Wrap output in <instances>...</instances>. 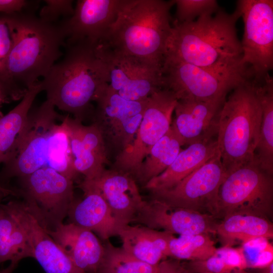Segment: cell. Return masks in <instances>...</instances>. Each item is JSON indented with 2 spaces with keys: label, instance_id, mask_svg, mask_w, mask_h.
<instances>
[{
  "label": "cell",
  "instance_id": "obj_3",
  "mask_svg": "<svg viewBox=\"0 0 273 273\" xmlns=\"http://www.w3.org/2000/svg\"><path fill=\"white\" fill-rule=\"evenodd\" d=\"M240 17L236 7L232 13L219 9L214 16L204 15L182 23L173 21L165 57L207 68L242 63V49L236 27Z\"/></svg>",
  "mask_w": 273,
  "mask_h": 273
},
{
  "label": "cell",
  "instance_id": "obj_41",
  "mask_svg": "<svg viewBox=\"0 0 273 273\" xmlns=\"http://www.w3.org/2000/svg\"><path fill=\"white\" fill-rule=\"evenodd\" d=\"M18 263V262H11L10 264L6 268L0 270V273H13Z\"/></svg>",
  "mask_w": 273,
  "mask_h": 273
},
{
  "label": "cell",
  "instance_id": "obj_33",
  "mask_svg": "<svg viewBox=\"0 0 273 273\" xmlns=\"http://www.w3.org/2000/svg\"><path fill=\"white\" fill-rule=\"evenodd\" d=\"M176 5V19L177 23L192 22L196 18L212 15L219 10L216 0H173Z\"/></svg>",
  "mask_w": 273,
  "mask_h": 273
},
{
  "label": "cell",
  "instance_id": "obj_8",
  "mask_svg": "<svg viewBox=\"0 0 273 273\" xmlns=\"http://www.w3.org/2000/svg\"><path fill=\"white\" fill-rule=\"evenodd\" d=\"M272 199V175L254 158L227 174L218 190L216 216L243 213L265 217Z\"/></svg>",
  "mask_w": 273,
  "mask_h": 273
},
{
  "label": "cell",
  "instance_id": "obj_11",
  "mask_svg": "<svg viewBox=\"0 0 273 273\" xmlns=\"http://www.w3.org/2000/svg\"><path fill=\"white\" fill-rule=\"evenodd\" d=\"M177 102L175 95L165 88L149 96L133 142L116 157L118 170L136 176L152 147L170 129Z\"/></svg>",
  "mask_w": 273,
  "mask_h": 273
},
{
  "label": "cell",
  "instance_id": "obj_20",
  "mask_svg": "<svg viewBox=\"0 0 273 273\" xmlns=\"http://www.w3.org/2000/svg\"><path fill=\"white\" fill-rule=\"evenodd\" d=\"M101 194L112 214L123 225L133 221L143 200L131 175L120 170L105 169L93 179H85Z\"/></svg>",
  "mask_w": 273,
  "mask_h": 273
},
{
  "label": "cell",
  "instance_id": "obj_6",
  "mask_svg": "<svg viewBox=\"0 0 273 273\" xmlns=\"http://www.w3.org/2000/svg\"><path fill=\"white\" fill-rule=\"evenodd\" d=\"M163 87L178 100L207 101L226 98L235 87L253 78L240 63L220 68H207L166 57L162 68Z\"/></svg>",
  "mask_w": 273,
  "mask_h": 273
},
{
  "label": "cell",
  "instance_id": "obj_38",
  "mask_svg": "<svg viewBox=\"0 0 273 273\" xmlns=\"http://www.w3.org/2000/svg\"><path fill=\"white\" fill-rule=\"evenodd\" d=\"M216 253L233 270L245 269L248 268L247 260L242 247L233 248L231 246L224 245L221 248L217 249Z\"/></svg>",
  "mask_w": 273,
  "mask_h": 273
},
{
  "label": "cell",
  "instance_id": "obj_21",
  "mask_svg": "<svg viewBox=\"0 0 273 273\" xmlns=\"http://www.w3.org/2000/svg\"><path fill=\"white\" fill-rule=\"evenodd\" d=\"M79 187L83 192V198L75 199L72 203L67 215L70 222L93 232L103 240L118 236L125 225L114 217L99 192L84 180Z\"/></svg>",
  "mask_w": 273,
  "mask_h": 273
},
{
  "label": "cell",
  "instance_id": "obj_23",
  "mask_svg": "<svg viewBox=\"0 0 273 273\" xmlns=\"http://www.w3.org/2000/svg\"><path fill=\"white\" fill-rule=\"evenodd\" d=\"M218 152L216 138L188 146L181 150L171 164L149 180L145 188L152 193L171 189Z\"/></svg>",
  "mask_w": 273,
  "mask_h": 273
},
{
  "label": "cell",
  "instance_id": "obj_31",
  "mask_svg": "<svg viewBox=\"0 0 273 273\" xmlns=\"http://www.w3.org/2000/svg\"><path fill=\"white\" fill-rule=\"evenodd\" d=\"M170 257L177 260L197 261L215 254L217 248L209 235L192 234L173 236L169 244Z\"/></svg>",
  "mask_w": 273,
  "mask_h": 273
},
{
  "label": "cell",
  "instance_id": "obj_26",
  "mask_svg": "<svg viewBox=\"0 0 273 273\" xmlns=\"http://www.w3.org/2000/svg\"><path fill=\"white\" fill-rule=\"evenodd\" d=\"M216 234L225 245L231 246L235 242L243 243L258 238L273 237L272 224L264 216L237 213L228 215L217 223Z\"/></svg>",
  "mask_w": 273,
  "mask_h": 273
},
{
  "label": "cell",
  "instance_id": "obj_16",
  "mask_svg": "<svg viewBox=\"0 0 273 273\" xmlns=\"http://www.w3.org/2000/svg\"><path fill=\"white\" fill-rule=\"evenodd\" d=\"M133 222L179 235L215 234L217 225L214 216L209 213L172 206L153 198L145 201Z\"/></svg>",
  "mask_w": 273,
  "mask_h": 273
},
{
  "label": "cell",
  "instance_id": "obj_25",
  "mask_svg": "<svg viewBox=\"0 0 273 273\" xmlns=\"http://www.w3.org/2000/svg\"><path fill=\"white\" fill-rule=\"evenodd\" d=\"M41 92L39 81L28 89L16 106L7 114L0 117V166L10 158L15 151L33 103Z\"/></svg>",
  "mask_w": 273,
  "mask_h": 273
},
{
  "label": "cell",
  "instance_id": "obj_18",
  "mask_svg": "<svg viewBox=\"0 0 273 273\" xmlns=\"http://www.w3.org/2000/svg\"><path fill=\"white\" fill-rule=\"evenodd\" d=\"M121 1H77L72 16L60 22L66 40L103 41L116 18Z\"/></svg>",
  "mask_w": 273,
  "mask_h": 273
},
{
  "label": "cell",
  "instance_id": "obj_22",
  "mask_svg": "<svg viewBox=\"0 0 273 273\" xmlns=\"http://www.w3.org/2000/svg\"><path fill=\"white\" fill-rule=\"evenodd\" d=\"M46 231L78 268L97 273L104 247L94 233L71 222Z\"/></svg>",
  "mask_w": 273,
  "mask_h": 273
},
{
  "label": "cell",
  "instance_id": "obj_43",
  "mask_svg": "<svg viewBox=\"0 0 273 273\" xmlns=\"http://www.w3.org/2000/svg\"><path fill=\"white\" fill-rule=\"evenodd\" d=\"M4 103H8V102L0 87V108L2 105ZM3 115L4 114L0 110V117Z\"/></svg>",
  "mask_w": 273,
  "mask_h": 273
},
{
  "label": "cell",
  "instance_id": "obj_44",
  "mask_svg": "<svg viewBox=\"0 0 273 273\" xmlns=\"http://www.w3.org/2000/svg\"><path fill=\"white\" fill-rule=\"evenodd\" d=\"M262 269L261 273H273V261L262 268Z\"/></svg>",
  "mask_w": 273,
  "mask_h": 273
},
{
  "label": "cell",
  "instance_id": "obj_37",
  "mask_svg": "<svg viewBox=\"0 0 273 273\" xmlns=\"http://www.w3.org/2000/svg\"><path fill=\"white\" fill-rule=\"evenodd\" d=\"M188 269L193 273H228L233 270L216 252L204 260L190 261Z\"/></svg>",
  "mask_w": 273,
  "mask_h": 273
},
{
  "label": "cell",
  "instance_id": "obj_17",
  "mask_svg": "<svg viewBox=\"0 0 273 273\" xmlns=\"http://www.w3.org/2000/svg\"><path fill=\"white\" fill-rule=\"evenodd\" d=\"M226 98L207 101L177 100L171 127L181 146L216 138L219 113Z\"/></svg>",
  "mask_w": 273,
  "mask_h": 273
},
{
  "label": "cell",
  "instance_id": "obj_4",
  "mask_svg": "<svg viewBox=\"0 0 273 273\" xmlns=\"http://www.w3.org/2000/svg\"><path fill=\"white\" fill-rule=\"evenodd\" d=\"M173 0H121L105 39L110 47L162 67L172 29Z\"/></svg>",
  "mask_w": 273,
  "mask_h": 273
},
{
  "label": "cell",
  "instance_id": "obj_24",
  "mask_svg": "<svg viewBox=\"0 0 273 273\" xmlns=\"http://www.w3.org/2000/svg\"><path fill=\"white\" fill-rule=\"evenodd\" d=\"M118 236L122 248L136 259L153 266L170 257L169 244L173 234L143 225L127 224L122 227Z\"/></svg>",
  "mask_w": 273,
  "mask_h": 273
},
{
  "label": "cell",
  "instance_id": "obj_42",
  "mask_svg": "<svg viewBox=\"0 0 273 273\" xmlns=\"http://www.w3.org/2000/svg\"><path fill=\"white\" fill-rule=\"evenodd\" d=\"M9 195H10V192L6 189L0 186V208L2 204V202L3 199L5 197Z\"/></svg>",
  "mask_w": 273,
  "mask_h": 273
},
{
  "label": "cell",
  "instance_id": "obj_7",
  "mask_svg": "<svg viewBox=\"0 0 273 273\" xmlns=\"http://www.w3.org/2000/svg\"><path fill=\"white\" fill-rule=\"evenodd\" d=\"M73 180L44 166L17 179L10 191L20 197L46 230H53L67 216L75 200Z\"/></svg>",
  "mask_w": 273,
  "mask_h": 273
},
{
  "label": "cell",
  "instance_id": "obj_28",
  "mask_svg": "<svg viewBox=\"0 0 273 273\" xmlns=\"http://www.w3.org/2000/svg\"><path fill=\"white\" fill-rule=\"evenodd\" d=\"M181 145L171 127L152 147L141 165L136 178L145 185L164 171L173 162Z\"/></svg>",
  "mask_w": 273,
  "mask_h": 273
},
{
  "label": "cell",
  "instance_id": "obj_1",
  "mask_svg": "<svg viewBox=\"0 0 273 273\" xmlns=\"http://www.w3.org/2000/svg\"><path fill=\"white\" fill-rule=\"evenodd\" d=\"M35 11L1 15L9 28L12 46L7 62L9 102L22 99L62 57L66 37L60 22L41 20Z\"/></svg>",
  "mask_w": 273,
  "mask_h": 273
},
{
  "label": "cell",
  "instance_id": "obj_30",
  "mask_svg": "<svg viewBox=\"0 0 273 273\" xmlns=\"http://www.w3.org/2000/svg\"><path fill=\"white\" fill-rule=\"evenodd\" d=\"M30 257L26 236L2 204L0 208V263Z\"/></svg>",
  "mask_w": 273,
  "mask_h": 273
},
{
  "label": "cell",
  "instance_id": "obj_5",
  "mask_svg": "<svg viewBox=\"0 0 273 273\" xmlns=\"http://www.w3.org/2000/svg\"><path fill=\"white\" fill-rule=\"evenodd\" d=\"M260 81L251 78L233 89L220 111L216 141L227 174L254 159L262 118Z\"/></svg>",
  "mask_w": 273,
  "mask_h": 273
},
{
  "label": "cell",
  "instance_id": "obj_27",
  "mask_svg": "<svg viewBox=\"0 0 273 273\" xmlns=\"http://www.w3.org/2000/svg\"><path fill=\"white\" fill-rule=\"evenodd\" d=\"M262 108L259 138L254 158L269 174L273 173V79L269 74L258 86Z\"/></svg>",
  "mask_w": 273,
  "mask_h": 273
},
{
  "label": "cell",
  "instance_id": "obj_12",
  "mask_svg": "<svg viewBox=\"0 0 273 273\" xmlns=\"http://www.w3.org/2000/svg\"><path fill=\"white\" fill-rule=\"evenodd\" d=\"M105 67L107 83L123 98L144 101L154 92L163 88L162 68L99 42Z\"/></svg>",
  "mask_w": 273,
  "mask_h": 273
},
{
  "label": "cell",
  "instance_id": "obj_15",
  "mask_svg": "<svg viewBox=\"0 0 273 273\" xmlns=\"http://www.w3.org/2000/svg\"><path fill=\"white\" fill-rule=\"evenodd\" d=\"M23 230L30 251L46 273H85L61 249L22 200L3 204Z\"/></svg>",
  "mask_w": 273,
  "mask_h": 273
},
{
  "label": "cell",
  "instance_id": "obj_34",
  "mask_svg": "<svg viewBox=\"0 0 273 273\" xmlns=\"http://www.w3.org/2000/svg\"><path fill=\"white\" fill-rule=\"evenodd\" d=\"M248 267L263 268L273 261V247L265 238H255L242 243Z\"/></svg>",
  "mask_w": 273,
  "mask_h": 273
},
{
  "label": "cell",
  "instance_id": "obj_36",
  "mask_svg": "<svg viewBox=\"0 0 273 273\" xmlns=\"http://www.w3.org/2000/svg\"><path fill=\"white\" fill-rule=\"evenodd\" d=\"M11 46L12 40L9 28L0 16V87L8 103L7 68Z\"/></svg>",
  "mask_w": 273,
  "mask_h": 273
},
{
  "label": "cell",
  "instance_id": "obj_35",
  "mask_svg": "<svg viewBox=\"0 0 273 273\" xmlns=\"http://www.w3.org/2000/svg\"><path fill=\"white\" fill-rule=\"evenodd\" d=\"M44 2L45 5L40 9L38 16L46 22L58 23L70 17L74 13L73 1L45 0Z\"/></svg>",
  "mask_w": 273,
  "mask_h": 273
},
{
  "label": "cell",
  "instance_id": "obj_29",
  "mask_svg": "<svg viewBox=\"0 0 273 273\" xmlns=\"http://www.w3.org/2000/svg\"><path fill=\"white\" fill-rule=\"evenodd\" d=\"M46 166L73 180L78 174L73 167L68 131L63 116L61 122L54 126L49 138Z\"/></svg>",
  "mask_w": 273,
  "mask_h": 273
},
{
  "label": "cell",
  "instance_id": "obj_45",
  "mask_svg": "<svg viewBox=\"0 0 273 273\" xmlns=\"http://www.w3.org/2000/svg\"><path fill=\"white\" fill-rule=\"evenodd\" d=\"M228 273H248L245 269H235Z\"/></svg>",
  "mask_w": 273,
  "mask_h": 273
},
{
  "label": "cell",
  "instance_id": "obj_19",
  "mask_svg": "<svg viewBox=\"0 0 273 273\" xmlns=\"http://www.w3.org/2000/svg\"><path fill=\"white\" fill-rule=\"evenodd\" d=\"M67 125L73 167L76 172L93 179L105 169L107 162L106 148L103 134L93 123L85 125L67 114L64 116Z\"/></svg>",
  "mask_w": 273,
  "mask_h": 273
},
{
  "label": "cell",
  "instance_id": "obj_39",
  "mask_svg": "<svg viewBox=\"0 0 273 273\" xmlns=\"http://www.w3.org/2000/svg\"><path fill=\"white\" fill-rule=\"evenodd\" d=\"M39 1L26 0H0V14L11 15L27 11H35Z\"/></svg>",
  "mask_w": 273,
  "mask_h": 273
},
{
  "label": "cell",
  "instance_id": "obj_10",
  "mask_svg": "<svg viewBox=\"0 0 273 273\" xmlns=\"http://www.w3.org/2000/svg\"><path fill=\"white\" fill-rule=\"evenodd\" d=\"M237 8L244 24L241 63L262 80L273 68V1L240 0Z\"/></svg>",
  "mask_w": 273,
  "mask_h": 273
},
{
  "label": "cell",
  "instance_id": "obj_2",
  "mask_svg": "<svg viewBox=\"0 0 273 273\" xmlns=\"http://www.w3.org/2000/svg\"><path fill=\"white\" fill-rule=\"evenodd\" d=\"M99 42L66 40L63 56L40 80L47 100L81 122L93 114L91 103L107 83Z\"/></svg>",
  "mask_w": 273,
  "mask_h": 273
},
{
  "label": "cell",
  "instance_id": "obj_40",
  "mask_svg": "<svg viewBox=\"0 0 273 273\" xmlns=\"http://www.w3.org/2000/svg\"><path fill=\"white\" fill-rule=\"evenodd\" d=\"M157 273H193L186 268L177 260L161 261L157 265Z\"/></svg>",
  "mask_w": 273,
  "mask_h": 273
},
{
  "label": "cell",
  "instance_id": "obj_32",
  "mask_svg": "<svg viewBox=\"0 0 273 273\" xmlns=\"http://www.w3.org/2000/svg\"><path fill=\"white\" fill-rule=\"evenodd\" d=\"M104 252L97 273H157V265L143 262L110 242L104 245Z\"/></svg>",
  "mask_w": 273,
  "mask_h": 273
},
{
  "label": "cell",
  "instance_id": "obj_14",
  "mask_svg": "<svg viewBox=\"0 0 273 273\" xmlns=\"http://www.w3.org/2000/svg\"><path fill=\"white\" fill-rule=\"evenodd\" d=\"M147 99L127 100L105 84L98 92L94 101L97 106L93 115L103 136L120 148V152L133 142L142 121Z\"/></svg>",
  "mask_w": 273,
  "mask_h": 273
},
{
  "label": "cell",
  "instance_id": "obj_9",
  "mask_svg": "<svg viewBox=\"0 0 273 273\" xmlns=\"http://www.w3.org/2000/svg\"><path fill=\"white\" fill-rule=\"evenodd\" d=\"M61 117L54 105L47 100L38 107H32L15 151L2 165L0 186L7 189L12 180L24 177L46 166L49 138Z\"/></svg>",
  "mask_w": 273,
  "mask_h": 273
},
{
  "label": "cell",
  "instance_id": "obj_13",
  "mask_svg": "<svg viewBox=\"0 0 273 273\" xmlns=\"http://www.w3.org/2000/svg\"><path fill=\"white\" fill-rule=\"evenodd\" d=\"M218 152L170 189L152 193L170 205L216 216L219 187L226 176Z\"/></svg>",
  "mask_w": 273,
  "mask_h": 273
}]
</instances>
